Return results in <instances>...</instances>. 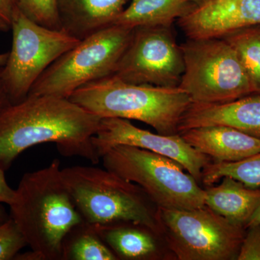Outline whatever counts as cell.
Returning a JSON list of instances; mask_svg holds the SVG:
<instances>
[{"label":"cell","instance_id":"22","mask_svg":"<svg viewBox=\"0 0 260 260\" xmlns=\"http://www.w3.org/2000/svg\"><path fill=\"white\" fill-rule=\"evenodd\" d=\"M20 9L36 23L54 30H61L57 0H17Z\"/></svg>","mask_w":260,"mask_h":260},{"label":"cell","instance_id":"30","mask_svg":"<svg viewBox=\"0 0 260 260\" xmlns=\"http://www.w3.org/2000/svg\"><path fill=\"white\" fill-rule=\"evenodd\" d=\"M10 218V215L7 213L3 206L0 205V224L4 223Z\"/></svg>","mask_w":260,"mask_h":260},{"label":"cell","instance_id":"7","mask_svg":"<svg viewBox=\"0 0 260 260\" xmlns=\"http://www.w3.org/2000/svg\"><path fill=\"white\" fill-rule=\"evenodd\" d=\"M133 30L112 25L80 41L44 72L28 95L69 99L80 87L114 75Z\"/></svg>","mask_w":260,"mask_h":260},{"label":"cell","instance_id":"26","mask_svg":"<svg viewBox=\"0 0 260 260\" xmlns=\"http://www.w3.org/2000/svg\"><path fill=\"white\" fill-rule=\"evenodd\" d=\"M17 5V0H0V19L8 24L10 28Z\"/></svg>","mask_w":260,"mask_h":260},{"label":"cell","instance_id":"3","mask_svg":"<svg viewBox=\"0 0 260 260\" xmlns=\"http://www.w3.org/2000/svg\"><path fill=\"white\" fill-rule=\"evenodd\" d=\"M69 99L100 119L142 121L164 135L179 133L181 118L192 104L179 87L130 83L115 75L80 87Z\"/></svg>","mask_w":260,"mask_h":260},{"label":"cell","instance_id":"4","mask_svg":"<svg viewBox=\"0 0 260 260\" xmlns=\"http://www.w3.org/2000/svg\"><path fill=\"white\" fill-rule=\"evenodd\" d=\"M65 184L83 220L91 224L132 222L160 233L157 206L138 184L104 168L61 169Z\"/></svg>","mask_w":260,"mask_h":260},{"label":"cell","instance_id":"16","mask_svg":"<svg viewBox=\"0 0 260 260\" xmlns=\"http://www.w3.org/2000/svg\"><path fill=\"white\" fill-rule=\"evenodd\" d=\"M218 186L205 189V205L245 228L260 205V188L248 187L234 178H222Z\"/></svg>","mask_w":260,"mask_h":260},{"label":"cell","instance_id":"21","mask_svg":"<svg viewBox=\"0 0 260 260\" xmlns=\"http://www.w3.org/2000/svg\"><path fill=\"white\" fill-rule=\"evenodd\" d=\"M234 178L248 187L260 188V153L237 162H214L207 164L201 182L211 185L223 177Z\"/></svg>","mask_w":260,"mask_h":260},{"label":"cell","instance_id":"18","mask_svg":"<svg viewBox=\"0 0 260 260\" xmlns=\"http://www.w3.org/2000/svg\"><path fill=\"white\" fill-rule=\"evenodd\" d=\"M197 5L189 0H131L114 25L134 29L144 26H172Z\"/></svg>","mask_w":260,"mask_h":260},{"label":"cell","instance_id":"27","mask_svg":"<svg viewBox=\"0 0 260 260\" xmlns=\"http://www.w3.org/2000/svg\"><path fill=\"white\" fill-rule=\"evenodd\" d=\"M11 104L3 80V67L0 66V111Z\"/></svg>","mask_w":260,"mask_h":260},{"label":"cell","instance_id":"15","mask_svg":"<svg viewBox=\"0 0 260 260\" xmlns=\"http://www.w3.org/2000/svg\"><path fill=\"white\" fill-rule=\"evenodd\" d=\"M131 0H57L61 30L81 41L114 25Z\"/></svg>","mask_w":260,"mask_h":260},{"label":"cell","instance_id":"28","mask_svg":"<svg viewBox=\"0 0 260 260\" xmlns=\"http://www.w3.org/2000/svg\"><path fill=\"white\" fill-rule=\"evenodd\" d=\"M10 29L9 25L6 23H5L3 20L0 19V30L3 31H8ZM8 55L9 53H5V54H0V66L3 67L6 64L7 60H8Z\"/></svg>","mask_w":260,"mask_h":260},{"label":"cell","instance_id":"9","mask_svg":"<svg viewBox=\"0 0 260 260\" xmlns=\"http://www.w3.org/2000/svg\"><path fill=\"white\" fill-rule=\"evenodd\" d=\"M10 29L13 44L3 67V80L10 103L16 104L28 96L32 85L54 61L80 41L64 30L36 23L18 5Z\"/></svg>","mask_w":260,"mask_h":260},{"label":"cell","instance_id":"10","mask_svg":"<svg viewBox=\"0 0 260 260\" xmlns=\"http://www.w3.org/2000/svg\"><path fill=\"white\" fill-rule=\"evenodd\" d=\"M184 58L172 26L134 28L114 75L133 84L179 87Z\"/></svg>","mask_w":260,"mask_h":260},{"label":"cell","instance_id":"8","mask_svg":"<svg viewBox=\"0 0 260 260\" xmlns=\"http://www.w3.org/2000/svg\"><path fill=\"white\" fill-rule=\"evenodd\" d=\"M160 233L180 260L237 259L246 229L207 205L191 210L157 208Z\"/></svg>","mask_w":260,"mask_h":260},{"label":"cell","instance_id":"1","mask_svg":"<svg viewBox=\"0 0 260 260\" xmlns=\"http://www.w3.org/2000/svg\"><path fill=\"white\" fill-rule=\"evenodd\" d=\"M101 119L70 101L28 95L0 111V167L8 169L20 154L35 145L54 143L62 155L93 164L101 158L92 143Z\"/></svg>","mask_w":260,"mask_h":260},{"label":"cell","instance_id":"31","mask_svg":"<svg viewBox=\"0 0 260 260\" xmlns=\"http://www.w3.org/2000/svg\"><path fill=\"white\" fill-rule=\"evenodd\" d=\"M191 3H194V4L196 5L197 6H199V5L203 4L204 3L206 0H189Z\"/></svg>","mask_w":260,"mask_h":260},{"label":"cell","instance_id":"12","mask_svg":"<svg viewBox=\"0 0 260 260\" xmlns=\"http://www.w3.org/2000/svg\"><path fill=\"white\" fill-rule=\"evenodd\" d=\"M177 23L187 39H221L259 25L260 0H206Z\"/></svg>","mask_w":260,"mask_h":260},{"label":"cell","instance_id":"25","mask_svg":"<svg viewBox=\"0 0 260 260\" xmlns=\"http://www.w3.org/2000/svg\"><path fill=\"white\" fill-rule=\"evenodd\" d=\"M5 172L4 169L0 167V204L5 203L10 205L14 200L15 190L8 185Z\"/></svg>","mask_w":260,"mask_h":260},{"label":"cell","instance_id":"2","mask_svg":"<svg viewBox=\"0 0 260 260\" xmlns=\"http://www.w3.org/2000/svg\"><path fill=\"white\" fill-rule=\"evenodd\" d=\"M9 206L10 217L27 246L42 260H61L65 235L84 220L65 184L57 159L47 167L24 174Z\"/></svg>","mask_w":260,"mask_h":260},{"label":"cell","instance_id":"6","mask_svg":"<svg viewBox=\"0 0 260 260\" xmlns=\"http://www.w3.org/2000/svg\"><path fill=\"white\" fill-rule=\"evenodd\" d=\"M179 87L192 104H224L257 93L235 50L220 38L187 39Z\"/></svg>","mask_w":260,"mask_h":260},{"label":"cell","instance_id":"19","mask_svg":"<svg viewBox=\"0 0 260 260\" xmlns=\"http://www.w3.org/2000/svg\"><path fill=\"white\" fill-rule=\"evenodd\" d=\"M117 259L93 224L85 220L72 228L61 244V260Z\"/></svg>","mask_w":260,"mask_h":260},{"label":"cell","instance_id":"14","mask_svg":"<svg viewBox=\"0 0 260 260\" xmlns=\"http://www.w3.org/2000/svg\"><path fill=\"white\" fill-rule=\"evenodd\" d=\"M188 144L216 162H237L260 153V139L223 125L200 126L179 133Z\"/></svg>","mask_w":260,"mask_h":260},{"label":"cell","instance_id":"24","mask_svg":"<svg viewBox=\"0 0 260 260\" xmlns=\"http://www.w3.org/2000/svg\"><path fill=\"white\" fill-rule=\"evenodd\" d=\"M238 260H260V223L248 228Z\"/></svg>","mask_w":260,"mask_h":260},{"label":"cell","instance_id":"13","mask_svg":"<svg viewBox=\"0 0 260 260\" xmlns=\"http://www.w3.org/2000/svg\"><path fill=\"white\" fill-rule=\"evenodd\" d=\"M215 125L231 126L260 139V93L224 104H191L178 131Z\"/></svg>","mask_w":260,"mask_h":260},{"label":"cell","instance_id":"23","mask_svg":"<svg viewBox=\"0 0 260 260\" xmlns=\"http://www.w3.org/2000/svg\"><path fill=\"white\" fill-rule=\"evenodd\" d=\"M26 242L13 219L0 224V260L15 259Z\"/></svg>","mask_w":260,"mask_h":260},{"label":"cell","instance_id":"20","mask_svg":"<svg viewBox=\"0 0 260 260\" xmlns=\"http://www.w3.org/2000/svg\"><path fill=\"white\" fill-rule=\"evenodd\" d=\"M235 50L257 93H260V24L221 38Z\"/></svg>","mask_w":260,"mask_h":260},{"label":"cell","instance_id":"11","mask_svg":"<svg viewBox=\"0 0 260 260\" xmlns=\"http://www.w3.org/2000/svg\"><path fill=\"white\" fill-rule=\"evenodd\" d=\"M92 143L100 158L109 149L119 145H130L150 150L175 160L185 171L201 182L202 173L210 158L183 139L179 133L164 135L140 129L128 119L103 118Z\"/></svg>","mask_w":260,"mask_h":260},{"label":"cell","instance_id":"17","mask_svg":"<svg viewBox=\"0 0 260 260\" xmlns=\"http://www.w3.org/2000/svg\"><path fill=\"white\" fill-rule=\"evenodd\" d=\"M93 225L118 259H151L158 252L155 233L144 225L132 222Z\"/></svg>","mask_w":260,"mask_h":260},{"label":"cell","instance_id":"5","mask_svg":"<svg viewBox=\"0 0 260 260\" xmlns=\"http://www.w3.org/2000/svg\"><path fill=\"white\" fill-rule=\"evenodd\" d=\"M103 165L139 185L157 208L191 210L205 206V189L175 160L130 145H119L102 155Z\"/></svg>","mask_w":260,"mask_h":260},{"label":"cell","instance_id":"29","mask_svg":"<svg viewBox=\"0 0 260 260\" xmlns=\"http://www.w3.org/2000/svg\"><path fill=\"white\" fill-rule=\"evenodd\" d=\"M258 223H260V205L256 211L253 214L252 216L249 219V222L246 224V229Z\"/></svg>","mask_w":260,"mask_h":260}]
</instances>
